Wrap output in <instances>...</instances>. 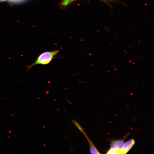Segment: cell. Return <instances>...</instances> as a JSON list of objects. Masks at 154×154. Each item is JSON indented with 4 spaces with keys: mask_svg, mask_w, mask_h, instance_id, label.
<instances>
[{
    "mask_svg": "<svg viewBox=\"0 0 154 154\" xmlns=\"http://www.w3.org/2000/svg\"><path fill=\"white\" fill-rule=\"evenodd\" d=\"M75 0H63L61 3V5L63 7H66Z\"/></svg>",
    "mask_w": 154,
    "mask_h": 154,
    "instance_id": "cell-7",
    "label": "cell"
},
{
    "mask_svg": "<svg viewBox=\"0 0 154 154\" xmlns=\"http://www.w3.org/2000/svg\"><path fill=\"white\" fill-rule=\"evenodd\" d=\"M125 139L122 140H112L110 141L111 142L110 148H114L121 150L122 148Z\"/></svg>",
    "mask_w": 154,
    "mask_h": 154,
    "instance_id": "cell-3",
    "label": "cell"
},
{
    "mask_svg": "<svg viewBox=\"0 0 154 154\" xmlns=\"http://www.w3.org/2000/svg\"><path fill=\"white\" fill-rule=\"evenodd\" d=\"M10 1L13 2H21L23 1L24 0H9Z\"/></svg>",
    "mask_w": 154,
    "mask_h": 154,
    "instance_id": "cell-9",
    "label": "cell"
},
{
    "mask_svg": "<svg viewBox=\"0 0 154 154\" xmlns=\"http://www.w3.org/2000/svg\"><path fill=\"white\" fill-rule=\"evenodd\" d=\"M72 122L84 135L86 134L84 129L80 125L76 120L73 119L72 120Z\"/></svg>",
    "mask_w": 154,
    "mask_h": 154,
    "instance_id": "cell-5",
    "label": "cell"
},
{
    "mask_svg": "<svg viewBox=\"0 0 154 154\" xmlns=\"http://www.w3.org/2000/svg\"><path fill=\"white\" fill-rule=\"evenodd\" d=\"M135 142L133 139H131L125 143L120 150V154H125L128 152L134 145Z\"/></svg>",
    "mask_w": 154,
    "mask_h": 154,
    "instance_id": "cell-2",
    "label": "cell"
},
{
    "mask_svg": "<svg viewBox=\"0 0 154 154\" xmlns=\"http://www.w3.org/2000/svg\"><path fill=\"white\" fill-rule=\"evenodd\" d=\"M6 0H0V2H2L3 1H6Z\"/></svg>",
    "mask_w": 154,
    "mask_h": 154,
    "instance_id": "cell-10",
    "label": "cell"
},
{
    "mask_svg": "<svg viewBox=\"0 0 154 154\" xmlns=\"http://www.w3.org/2000/svg\"><path fill=\"white\" fill-rule=\"evenodd\" d=\"M108 154H120V150L114 148H110L106 153Z\"/></svg>",
    "mask_w": 154,
    "mask_h": 154,
    "instance_id": "cell-6",
    "label": "cell"
},
{
    "mask_svg": "<svg viewBox=\"0 0 154 154\" xmlns=\"http://www.w3.org/2000/svg\"><path fill=\"white\" fill-rule=\"evenodd\" d=\"M103 2L108 5H110V2L112 3H116L118 2V1H116L114 0H97Z\"/></svg>",
    "mask_w": 154,
    "mask_h": 154,
    "instance_id": "cell-8",
    "label": "cell"
},
{
    "mask_svg": "<svg viewBox=\"0 0 154 154\" xmlns=\"http://www.w3.org/2000/svg\"><path fill=\"white\" fill-rule=\"evenodd\" d=\"M87 139L90 149V152L91 154H100L99 151L94 145L93 143L90 139L86 134L84 135Z\"/></svg>",
    "mask_w": 154,
    "mask_h": 154,
    "instance_id": "cell-4",
    "label": "cell"
},
{
    "mask_svg": "<svg viewBox=\"0 0 154 154\" xmlns=\"http://www.w3.org/2000/svg\"><path fill=\"white\" fill-rule=\"evenodd\" d=\"M60 51L59 50H55L51 51H45L41 52L33 63L26 66L27 71L29 70L34 66L37 64L46 65L48 64Z\"/></svg>",
    "mask_w": 154,
    "mask_h": 154,
    "instance_id": "cell-1",
    "label": "cell"
}]
</instances>
